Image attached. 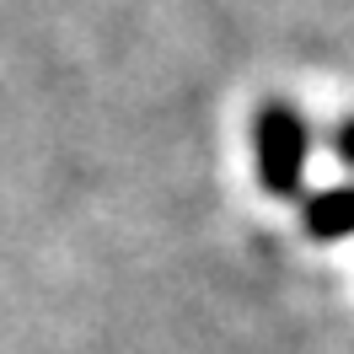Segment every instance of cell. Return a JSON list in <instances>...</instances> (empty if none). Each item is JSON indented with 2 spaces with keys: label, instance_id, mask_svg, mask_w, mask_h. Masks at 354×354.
<instances>
[{
  "label": "cell",
  "instance_id": "6da1fadb",
  "mask_svg": "<svg viewBox=\"0 0 354 354\" xmlns=\"http://www.w3.org/2000/svg\"><path fill=\"white\" fill-rule=\"evenodd\" d=\"M306 151H311V134L306 118L290 108V102H268L252 118V156H258V183L268 194L290 199L301 188V172H306Z\"/></svg>",
  "mask_w": 354,
  "mask_h": 354
},
{
  "label": "cell",
  "instance_id": "7a4b0ae2",
  "mask_svg": "<svg viewBox=\"0 0 354 354\" xmlns=\"http://www.w3.org/2000/svg\"><path fill=\"white\" fill-rule=\"evenodd\" d=\"M306 231L311 236H354V188H328V194H317L306 204Z\"/></svg>",
  "mask_w": 354,
  "mask_h": 354
},
{
  "label": "cell",
  "instance_id": "3957f363",
  "mask_svg": "<svg viewBox=\"0 0 354 354\" xmlns=\"http://www.w3.org/2000/svg\"><path fill=\"white\" fill-rule=\"evenodd\" d=\"M333 151H338V161L354 167V118H344V124L333 129Z\"/></svg>",
  "mask_w": 354,
  "mask_h": 354
}]
</instances>
